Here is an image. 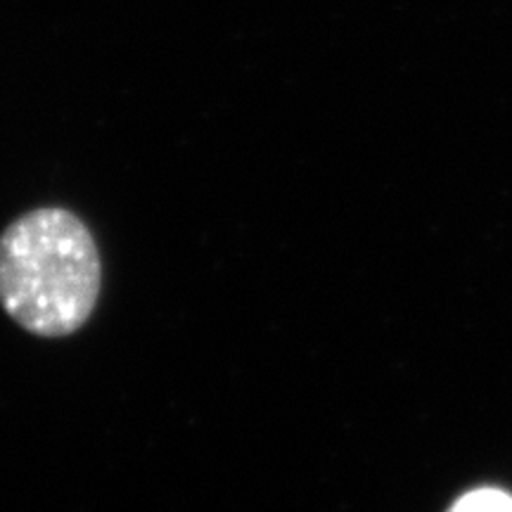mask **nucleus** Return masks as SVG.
<instances>
[{
	"label": "nucleus",
	"mask_w": 512,
	"mask_h": 512,
	"mask_svg": "<svg viewBox=\"0 0 512 512\" xmlns=\"http://www.w3.org/2000/svg\"><path fill=\"white\" fill-rule=\"evenodd\" d=\"M451 512H512V498L496 489H479L460 498Z\"/></svg>",
	"instance_id": "f03ea898"
},
{
	"label": "nucleus",
	"mask_w": 512,
	"mask_h": 512,
	"mask_svg": "<svg viewBox=\"0 0 512 512\" xmlns=\"http://www.w3.org/2000/svg\"><path fill=\"white\" fill-rule=\"evenodd\" d=\"M98 294V249L72 211H29L0 235V304L24 330L72 335L93 313Z\"/></svg>",
	"instance_id": "f257e3e1"
}]
</instances>
